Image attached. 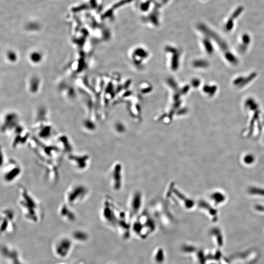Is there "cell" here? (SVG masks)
I'll return each mask as SVG.
<instances>
[{
  "label": "cell",
  "instance_id": "52a82bcc",
  "mask_svg": "<svg viewBox=\"0 0 264 264\" xmlns=\"http://www.w3.org/2000/svg\"><path fill=\"white\" fill-rule=\"evenodd\" d=\"M1 230L4 232L13 231L16 226L15 215L12 209L5 208L1 213Z\"/></svg>",
  "mask_w": 264,
  "mask_h": 264
},
{
  "label": "cell",
  "instance_id": "6da1fadb",
  "mask_svg": "<svg viewBox=\"0 0 264 264\" xmlns=\"http://www.w3.org/2000/svg\"><path fill=\"white\" fill-rule=\"evenodd\" d=\"M29 145L45 169L48 180L53 184L57 182L63 153L53 143L43 142L35 137H31Z\"/></svg>",
  "mask_w": 264,
  "mask_h": 264
},
{
  "label": "cell",
  "instance_id": "8992f818",
  "mask_svg": "<svg viewBox=\"0 0 264 264\" xmlns=\"http://www.w3.org/2000/svg\"><path fill=\"white\" fill-rule=\"evenodd\" d=\"M11 146L13 149H16L29 144L31 139L29 132L21 127H16L11 135Z\"/></svg>",
  "mask_w": 264,
  "mask_h": 264
},
{
  "label": "cell",
  "instance_id": "3957f363",
  "mask_svg": "<svg viewBox=\"0 0 264 264\" xmlns=\"http://www.w3.org/2000/svg\"><path fill=\"white\" fill-rule=\"evenodd\" d=\"M90 195V190L81 183L71 184L67 188L64 195V202L73 208L86 202Z\"/></svg>",
  "mask_w": 264,
  "mask_h": 264
},
{
  "label": "cell",
  "instance_id": "277c9868",
  "mask_svg": "<svg viewBox=\"0 0 264 264\" xmlns=\"http://www.w3.org/2000/svg\"><path fill=\"white\" fill-rule=\"evenodd\" d=\"M2 180L6 184H13L17 180L22 174V167L16 160L8 158L1 165Z\"/></svg>",
  "mask_w": 264,
  "mask_h": 264
},
{
  "label": "cell",
  "instance_id": "9c48e42d",
  "mask_svg": "<svg viewBox=\"0 0 264 264\" xmlns=\"http://www.w3.org/2000/svg\"><path fill=\"white\" fill-rule=\"evenodd\" d=\"M73 208V207L69 206L65 202L62 203L60 204L58 209V213L60 217L69 222L74 221L76 217V213Z\"/></svg>",
  "mask_w": 264,
  "mask_h": 264
},
{
  "label": "cell",
  "instance_id": "30bf717a",
  "mask_svg": "<svg viewBox=\"0 0 264 264\" xmlns=\"http://www.w3.org/2000/svg\"><path fill=\"white\" fill-rule=\"evenodd\" d=\"M120 166L118 165H115L111 168L110 173V182L111 187L114 190H117L121 185V175L119 170Z\"/></svg>",
  "mask_w": 264,
  "mask_h": 264
},
{
  "label": "cell",
  "instance_id": "7a4b0ae2",
  "mask_svg": "<svg viewBox=\"0 0 264 264\" xmlns=\"http://www.w3.org/2000/svg\"><path fill=\"white\" fill-rule=\"evenodd\" d=\"M17 202L27 221L34 224L42 221L44 211L41 202L23 185H19L18 187Z\"/></svg>",
  "mask_w": 264,
  "mask_h": 264
},
{
  "label": "cell",
  "instance_id": "ba28073f",
  "mask_svg": "<svg viewBox=\"0 0 264 264\" xmlns=\"http://www.w3.org/2000/svg\"><path fill=\"white\" fill-rule=\"evenodd\" d=\"M53 143L58 147L63 154L68 155L74 152V145L71 139L65 134L57 135L53 140Z\"/></svg>",
  "mask_w": 264,
  "mask_h": 264
},
{
  "label": "cell",
  "instance_id": "5b68a950",
  "mask_svg": "<svg viewBox=\"0 0 264 264\" xmlns=\"http://www.w3.org/2000/svg\"><path fill=\"white\" fill-rule=\"evenodd\" d=\"M67 160L70 166L77 171H86L90 167L91 158L88 153L73 152L67 155Z\"/></svg>",
  "mask_w": 264,
  "mask_h": 264
}]
</instances>
